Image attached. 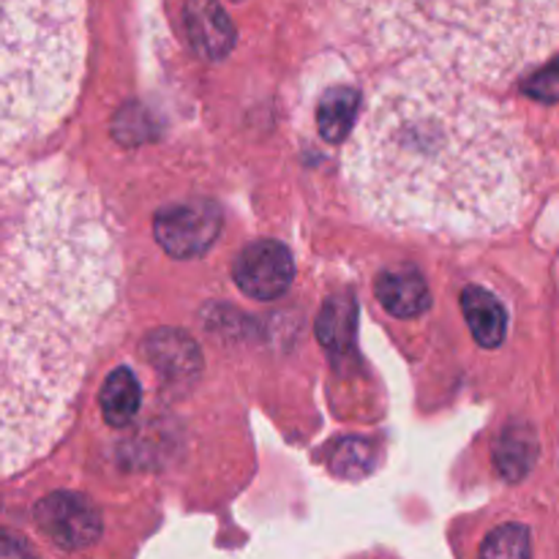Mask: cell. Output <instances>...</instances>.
I'll return each mask as SVG.
<instances>
[{"mask_svg":"<svg viewBox=\"0 0 559 559\" xmlns=\"http://www.w3.org/2000/svg\"><path fill=\"white\" fill-rule=\"evenodd\" d=\"M462 311L467 317V325L473 331L475 342L486 349L500 347L508 331V314L500 300L484 287L469 284L462 293Z\"/></svg>","mask_w":559,"mask_h":559,"instance_id":"9","label":"cell"},{"mask_svg":"<svg viewBox=\"0 0 559 559\" xmlns=\"http://www.w3.org/2000/svg\"><path fill=\"white\" fill-rule=\"evenodd\" d=\"M118 276L91 186L55 167L0 173V478L69 429Z\"/></svg>","mask_w":559,"mask_h":559,"instance_id":"1","label":"cell"},{"mask_svg":"<svg viewBox=\"0 0 559 559\" xmlns=\"http://www.w3.org/2000/svg\"><path fill=\"white\" fill-rule=\"evenodd\" d=\"M377 49L502 85L559 44V0H347Z\"/></svg>","mask_w":559,"mask_h":559,"instance_id":"3","label":"cell"},{"mask_svg":"<svg viewBox=\"0 0 559 559\" xmlns=\"http://www.w3.org/2000/svg\"><path fill=\"white\" fill-rule=\"evenodd\" d=\"M27 544L22 538H14V535L3 533L0 530V557H16V555H27Z\"/></svg>","mask_w":559,"mask_h":559,"instance_id":"18","label":"cell"},{"mask_svg":"<svg viewBox=\"0 0 559 559\" xmlns=\"http://www.w3.org/2000/svg\"><path fill=\"white\" fill-rule=\"evenodd\" d=\"M524 93L538 102H559V58L546 63L544 69L535 71L527 82H524Z\"/></svg>","mask_w":559,"mask_h":559,"instance_id":"17","label":"cell"},{"mask_svg":"<svg viewBox=\"0 0 559 559\" xmlns=\"http://www.w3.org/2000/svg\"><path fill=\"white\" fill-rule=\"evenodd\" d=\"M36 524L55 546L66 551L87 549L102 535L98 511L80 495L55 491L36 506Z\"/></svg>","mask_w":559,"mask_h":559,"instance_id":"5","label":"cell"},{"mask_svg":"<svg viewBox=\"0 0 559 559\" xmlns=\"http://www.w3.org/2000/svg\"><path fill=\"white\" fill-rule=\"evenodd\" d=\"M183 22L191 49L200 58L222 60L235 47V25L218 0H186Z\"/></svg>","mask_w":559,"mask_h":559,"instance_id":"7","label":"cell"},{"mask_svg":"<svg viewBox=\"0 0 559 559\" xmlns=\"http://www.w3.org/2000/svg\"><path fill=\"white\" fill-rule=\"evenodd\" d=\"M377 298L393 317H402V320L424 314L431 306L426 278L418 271H409V267L382 273L380 282H377Z\"/></svg>","mask_w":559,"mask_h":559,"instance_id":"8","label":"cell"},{"mask_svg":"<svg viewBox=\"0 0 559 559\" xmlns=\"http://www.w3.org/2000/svg\"><path fill=\"white\" fill-rule=\"evenodd\" d=\"M484 557H530L533 555V540L530 530L522 524H502L500 530L489 535L480 546Z\"/></svg>","mask_w":559,"mask_h":559,"instance_id":"15","label":"cell"},{"mask_svg":"<svg viewBox=\"0 0 559 559\" xmlns=\"http://www.w3.org/2000/svg\"><path fill=\"white\" fill-rule=\"evenodd\" d=\"M235 284L257 300H273L289 289L295 278L293 254L276 240H257L238 254L233 265Z\"/></svg>","mask_w":559,"mask_h":559,"instance_id":"6","label":"cell"},{"mask_svg":"<svg viewBox=\"0 0 559 559\" xmlns=\"http://www.w3.org/2000/svg\"><path fill=\"white\" fill-rule=\"evenodd\" d=\"M360 112V93L355 87L338 85L322 96L320 112H317V123H320V134L328 142L338 145L347 140L349 129H353L355 118Z\"/></svg>","mask_w":559,"mask_h":559,"instance_id":"10","label":"cell"},{"mask_svg":"<svg viewBox=\"0 0 559 559\" xmlns=\"http://www.w3.org/2000/svg\"><path fill=\"white\" fill-rule=\"evenodd\" d=\"M145 355H151L153 366L169 377L191 374V369H197V364H200L197 347L178 331L153 333L145 342Z\"/></svg>","mask_w":559,"mask_h":559,"instance_id":"12","label":"cell"},{"mask_svg":"<svg viewBox=\"0 0 559 559\" xmlns=\"http://www.w3.org/2000/svg\"><path fill=\"white\" fill-rule=\"evenodd\" d=\"M331 467L344 478H360L374 467V451L366 440H344L331 459Z\"/></svg>","mask_w":559,"mask_h":559,"instance_id":"16","label":"cell"},{"mask_svg":"<svg viewBox=\"0 0 559 559\" xmlns=\"http://www.w3.org/2000/svg\"><path fill=\"white\" fill-rule=\"evenodd\" d=\"M102 415L109 426H126L136 415L142 402V388L129 369H115L102 388Z\"/></svg>","mask_w":559,"mask_h":559,"instance_id":"11","label":"cell"},{"mask_svg":"<svg viewBox=\"0 0 559 559\" xmlns=\"http://www.w3.org/2000/svg\"><path fill=\"white\" fill-rule=\"evenodd\" d=\"M358 331V309L353 298H331L320 311L317 336L333 353H344L353 347Z\"/></svg>","mask_w":559,"mask_h":559,"instance_id":"13","label":"cell"},{"mask_svg":"<svg viewBox=\"0 0 559 559\" xmlns=\"http://www.w3.org/2000/svg\"><path fill=\"white\" fill-rule=\"evenodd\" d=\"M535 456H538V442L530 429H508L497 445L495 462L508 480H519L530 473Z\"/></svg>","mask_w":559,"mask_h":559,"instance_id":"14","label":"cell"},{"mask_svg":"<svg viewBox=\"0 0 559 559\" xmlns=\"http://www.w3.org/2000/svg\"><path fill=\"white\" fill-rule=\"evenodd\" d=\"M153 233L158 246L175 260L200 257L216 243L222 233V211L213 202L191 200L180 205L162 207L153 218Z\"/></svg>","mask_w":559,"mask_h":559,"instance_id":"4","label":"cell"},{"mask_svg":"<svg viewBox=\"0 0 559 559\" xmlns=\"http://www.w3.org/2000/svg\"><path fill=\"white\" fill-rule=\"evenodd\" d=\"M344 175L377 224L462 240L502 233L524 216L538 153L524 126L473 82L407 63L355 118Z\"/></svg>","mask_w":559,"mask_h":559,"instance_id":"2","label":"cell"}]
</instances>
